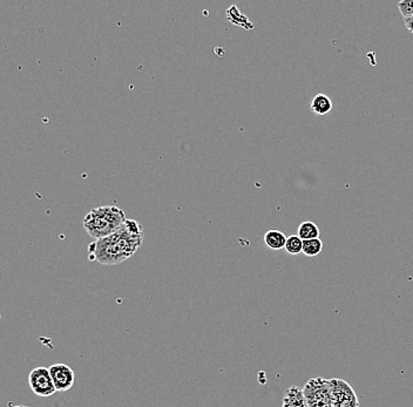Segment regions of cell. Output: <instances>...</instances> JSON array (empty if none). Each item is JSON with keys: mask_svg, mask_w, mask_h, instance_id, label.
<instances>
[{"mask_svg": "<svg viewBox=\"0 0 413 407\" xmlns=\"http://www.w3.org/2000/svg\"><path fill=\"white\" fill-rule=\"evenodd\" d=\"M334 407H360L357 394L348 382L341 379H330Z\"/></svg>", "mask_w": 413, "mask_h": 407, "instance_id": "obj_5", "label": "cell"}, {"mask_svg": "<svg viewBox=\"0 0 413 407\" xmlns=\"http://www.w3.org/2000/svg\"><path fill=\"white\" fill-rule=\"evenodd\" d=\"M29 385L38 396L46 398L57 392L53 380L50 378V368L45 366H39L29 372Z\"/></svg>", "mask_w": 413, "mask_h": 407, "instance_id": "obj_4", "label": "cell"}, {"mask_svg": "<svg viewBox=\"0 0 413 407\" xmlns=\"http://www.w3.org/2000/svg\"><path fill=\"white\" fill-rule=\"evenodd\" d=\"M404 24H405L406 29H409V32L413 34V15L409 18H404Z\"/></svg>", "mask_w": 413, "mask_h": 407, "instance_id": "obj_14", "label": "cell"}, {"mask_svg": "<svg viewBox=\"0 0 413 407\" xmlns=\"http://www.w3.org/2000/svg\"><path fill=\"white\" fill-rule=\"evenodd\" d=\"M144 227L135 220H127L123 227L108 237L88 245V260L101 265H116L133 256L144 243Z\"/></svg>", "mask_w": 413, "mask_h": 407, "instance_id": "obj_1", "label": "cell"}, {"mask_svg": "<svg viewBox=\"0 0 413 407\" xmlns=\"http://www.w3.org/2000/svg\"><path fill=\"white\" fill-rule=\"evenodd\" d=\"M310 107L313 109V113H316L317 116H327L332 109V101L327 94H317L311 101Z\"/></svg>", "mask_w": 413, "mask_h": 407, "instance_id": "obj_8", "label": "cell"}, {"mask_svg": "<svg viewBox=\"0 0 413 407\" xmlns=\"http://www.w3.org/2000/svg\"><path fill=\"white\" fill-rule=\"evenodd\" d=\"M287 236L280 230L266 231L264 235V242H266V247L271 250L283 249L287 243Z\"/></svg>", "mask_w": 413, "mask_h": 407, "instance_id": "obj_9", "label": "cell"}, {"mask_svg": "<svg viewBox=\"0 0 413 407\" xmlns=\"http://www.w3.org/2000/svg\"><path fill=\"white\" fill-rule=\"evenodd\" d=\"M303 394L309 407H334V396L329 379H310L303 387Z\"/></svg>", "mask_w": 413, "mask_h": 407, "instance_id": "obj_3", "label": "cell"}, {"mask_svg": "<svg viewBox=\"0 0 413 407\" xmlns=\"http://www.w3.org/2000/svg\"><path fill=\"white\" fill-rule=\"evenodd\" d=\"M322 250H323V242L320 241V238L303 241L302 252L306 256H318Z\"/></svg>", "mask_w": 413, "mask_h": 407, "instance_id": "obj_11", "label": "cell"}, {"mask_svg": "<svg viewBox=\"0 0 413 407\" xmlns=\"http://www.w3.org/2000/svg\"><path fill=\"white\" fill-rule=\"evenodd\" d=\"M50 373L57 392H66L74 385L76 373L69 365H52L50 366Z\"/></svg>", "mask_w": 413, "mask_h": 407, "instance_id": "obj_6", "label": "cell"}, {"mask_svg": "<svg viewBox=\"0 0 413 407\" xmlns=\"http://www.w3.org/2000/svg\"><path fill=\"white\" fill-rule=\"evenodd\" d=\"M284 249L290 255H299L303 250V241L297 235H290L287 238V243H285Z\"/></svg>", "mask_w": 413, "mask_h": 407, "instance_id": "obj_12", "label": "cell"}, {"mask_svg": "<svg viewBox=\"0 0 413 407\" xmlns=\"http://www.w3.org/2000/svg\"><path fill=\"white\" fill-rule=\"evenodd\" d=\"M297 236L302 241H309V240L320 238V229L317 227L316 223L306 221V222H303L299 226Z\"/></svg>", "mask_w": 413, "mask_h": 407, "instance_id": "obj_10", "label": "cell"}, {"mask_svg": "<svg viewBox=\"0 0 413 407\" xmlns=\"http://www.w3.org/2000/svg\"><path fill=\"white\" fill-rule=\"evenodd\" d=\"M126 221V214L119 207H97L86 214L83 226L90 237L101 240L116 233Z\"/></svg>", "mask_w": 413, "mask_h": 407, "instance_id": "obj_2", "label": "cell"}, {"mask_svg": "<svg viewBox=\"0 0 413 407\" xmlns=\"http://www.w3.org/2000/svg\"><path fill=\"white\" fill-rule=\"evenodd\" d=\"M398 10L402 18H409L413 15V0H402L398 3Z\"/></svg>", "mask_w": 413, "mask_h": 407, "instance_id": "obj_13", "label": "cell"}, {"mask_svg": "<svg viewBox=\"0 0 413 407\" xmlns=\"http://www.w3.org/2000/svg\"><path fill=\"white\" fill-rule=\"evenodd\" d=\"M10 407H27V406H10Z\"/></svg>", "mask_w": 413, "mask_h": 407, "instance_id": "obj_15", "label": "cell"}, {"mask_svg": "<svg viewBox=\"0 0 413 407\" xmlns=\"http://www.w3.org/2000/svg\"><path fill=\"white\" fill-rule=\"evenodd\" d=\"M280 407H309L303 394V389L299 386H291L287 389Z\"/></svg>", "mask_w": 413, "mask_h": 407, "instance_id": "obj_7", "label": "cell"}]
</instances>
